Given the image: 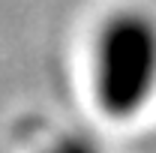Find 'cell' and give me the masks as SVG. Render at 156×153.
<instances>
[{"label":"cell","instance_id":"cell-1","mask_svg":"<svg viewBox=\"0 0 156 153\" xmlns=\"http://www.w3.org/2000/svg\"><path fill=\"white\" fill-rule=\"evenodd\" d=\"M96 84L111 114L138 111L156 90V24L123 12L105 24L96 51Z\"/></svg>","mask_w":156,"mask_h":153}]
</instances>
